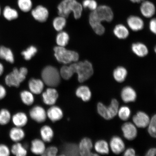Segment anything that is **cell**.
<instances>
[{
	"label": "cell",
	"instance_id": "cell-1",
	"mask_svg": "<svg viewBox=\"0 0 156 156\" xmlns=\"http://www.w3.org/2000/svg\"><path fill=\"white\" fill-rule=\"evenodd\" d=\"M113 18L114 14L110 7L105 5H100L90 13L89 23L97 34L102 35L104 34L105 29L101 23L103 21L110 22Z\"/></svg>",
	"mask_w": 156,
	"mask_h": 156
},
{
	"label": "cell",
	"instance_id": "cell-2",
	"mask_svg": "<svg viewBox=\"0 0 156 156\" xmlns=\"http://www.w3.org/2000/svg\"><path fill=\"white\" fill-rule=\"evenodd\" d=\"M68 67L72 75L77 74L78 81L80 83L88 80L94 73L92 64L87 60L72 64Z\"/></svg>",
	"mask_w": 156,
	"mask_h": 156
},
{
	"label": "cell",
	"instance_id": "cell-3",
	"mask_svg": "<svg viewBox=\"0 0 156 156\" xmlns=\"http://www.w3.org/2000/svg\"><path fill=\"white\" fill-rule=\"evenodd\" d=\"M58 14L60 16L67 18L70 13L73 12L76 19L80 18L83 7L76 0H63L58 7Z\"/></svg>",
	"mask_w": 156,
	"mask_h": 156
},
{
	"label": "cell",
	"instance_id": "cell-4",
	"mask_svg": "<svg viewBox=\"0 0 156 156\" xmlns=\"http://www.w3.org/2000/svg\"><path fill=\"white\" fill-rule=\"evenodd\" d=\"M54 50L55 56L60 63L68 64L76 62L79 59V55L77 52L66 49L64 47L56 46Z\"/></svg>",
	"mask_w": 156,
	"mask_h": 156
},
{
	"label": "cell",
	"instance_id": "cell-5",
	"mask_svg": "<svg viewBox=\"0 0 156 156\" xmlns=\"http://www.w3.org/2000/svg\"><path fill=\"white\" fill-rule=\"evenodd\" d=\"M44 83L51 87H57L60 82L59 72L55 67L48 66L44 68L41 74Z\"/></svg>",
	"mask_w": 156,
	"mask_h": 156
},
{
	"label": "cell",
	"instance_id": "cell-6",
	"mask_svg": "<svg viewBox=\"0 0 156 156\" xmlns=\"http://www.w3.org/2000/svg\"><path fill=\"white\" fill-rule=\"evenodd\" d=\"M28 72V70L25 67H21L19 69L14 68L12 72L5 77L6 84L9 87H19L26 78Z\"/></svg>",
	"mask_w": 156,
	"mask_h": 156
},
{
	"label": "cell",
	"instance_id": "cell-7",
	"mask_svg": "<svg viewBox=\"0 0 156 156\" xmlns=\"http://www.w3.org/2000/svg\"><path fill=\"white\" fill-rule=\"evenodd\" d=\"M93 147L90 138L85 137L81 140L79 145L80 155L82 156H98L97 154L91 152Z\"/></svg>",
	"mask_w": 156,
	"mask_h": 156
},
{
	"label": "cell",
	"instance_id": "cell-8",
	"mask_svg": "<svg viewBox=\"0 0 156 156\" xmlns=\"http://www.w3.org/2000/svg\"><path fill=\"white\" fill-rule=\"evenodd\" d=\"M43 100L45 104L53 105L58 98V93L56 90L53 87L48 88L42 94Z\"/></svg>",
	"mask_w": 156,
	"mask_h": 156
},
{
	"label": "cell",
	"instance_id": "cell-9",
	"mask_svg": "<svg viewBox=\"0 0 156 156\" xmlns=\"http://www.w3.org/2000/svg\"><path fill=\"white\" fill-rule=\"evenodd\" d=\"M29 115L32 119L38 123L44 122L46 120V111L40 106H36L33 107L30 111Z\"/></svg>",
	"mask_w": 156,
	"mask_h": 156
},
{
	"label": "cell",
	"instance_id": "cell-10",
	"mask_svg": "<svg viewBox=\"0 0 156 156\" xmlns=\"http://www.w3.org/2000/svg\"><path fill=\"white\" fill-rule=\"evenodd\" d=\"M122 129L124 137L127 140H132L137 136V130L134 125L130 122H126L122 125Z\"/></svg>",
	"mask_w": 156,
	"mask_h": 156
},
{
	"label": "cell",
	"instance_id": "cell-11",
	"mask_svg": "<svg viewBox=\"0 0 156 156\" xmlns=\"http://www.w3.org/2000/svg\"><path fill=\"white\" fill-rule=\"evenodd\" d=\"M133 121L138 127L145 128L149 125L150 119L149 116L146 113L139 112L133 117Z\"/></svg>",
	"mask_w": 156,
	"mask_h": 156
},
{
	"label": "cell",
	"instance_id": "cell-12",
	"mask_svg": "<svg viewBox=\"0 0 156 156\" xmlns=\"http://www.w3.org/2000/svg\"><path fill=\"white\" fill-rule=\"evenodd\" d=\"M48 11L46 8L39 5L33 10L32 14L36 20L40 22L46 21L48 16Z\"/></svg>",
	"mask_w": 156,
	"mask_h": 156
},
{
	"label": "cell",
	"instance_id": "cell-13",
	"mask_svg": "<svg viewBox=\"0 0 156 156\" xmlns=\"http://www.w3.org/2000/svg\"><path fill=\"white\" fill-rule=\"evenodd\" d=\"M110 146L112 151L116 154L122 153L125 149L123 141L118 136H113L110 141Z\"/></svg>",
	"mask_w": 156,
	"mask_h": 156
},
{
	"label": "cell",
	"instance_id": "cell-14",
	"mask_svg": "<svg viewBox=\"0 0 156 156\" xmlns=\"http://www.w3.org/2000/svg\"><path fill=\"white\" fill-rule=\"evenodd\" d=\"M127 22L129 28L134 32L142 30L144 26V22L142 19L136 16H131L129 17Z\"/></svg>",
	"mask_w": 156,
	"mask_h": 156
},
{
	"label": "cell",
	"instance_id": "cell-15",
	"mask_svg": "<svg viewBox=\"0 0 156 156\" xmlns=\"http://www.w3.org/2000/svg\"><path fill=\"white\" fill-rule=\"evenodd\" d=\"M121 95L122 101L125 103L134 102L136 98V91L130 87H124L122 89Z\"/></svg>",
	"mask_w": 156,
	"mask_h": 156
},
{
	"label": "cell",
	"instance_id": "cell-16",
	"mask_svg": "<svg viewBox=\"0 0 156 156\" xmlns=\"http://www.w3.org/2000/svg\"><path fill=\"white\" fill-rule=\"evenodd\" d=\"M142 14L146 18H151L155 14V8L154 5L151 2H143L140 7Z\"/></svg>",
	"mask_w": 156,
	"mask_h": 156
},
{
	"label": "cell",
	"instance_id": "cell-17",
	"mask_svg": "<svg viewBox=\"0 0 156 156\" xmlns=\"http://www.w3.org/2000/svg\"><path fill=\"white\" fill-rule=\"evenodd\" d=\"M47 116L52 122H56L61 120L63 118V111L60 107L57 106H52L48 109Z\"/></svg>",
	"mask_w": 156,
	"mask_h": 156
},
{
	"label": "cell",
	"instance_id": "cell-18",
	"mask_svg": "<svg viewBox=\"0 0 156 156\" xmlns=\"http://www.w3.org/2000/svg\"><path fill=\"white\" fill-rule=\"evenodd\" d=\"M28 85L31 92L34 94H40L43 90L44 83L40 79H31L29 82Z\"/></svg>",
	"mask_w": 156,
	"mask_h": 156
},
{
	"label": "cell",
	"instance_id": "cell-19",
	"mask_svg": "<svg viewBox=\"0 0 156 156\" xmlns=\"http://www.w3.org/2000/svg\"><path fill=\"white\" fill-rule=\"evenodd\" d=\"M62 154L61 155H79V145L74 143H66L64 144L62 148Z\"/></svg>",
	"mask_w": 156,
	"mask_h": 156
},
{
	"label": "cell",
	"instance_id": "cell-20",
	"mask_svg": "<svg viewBox=\"0 0 156 156\" xmlns=\"http://www.w3.org/2000/svg\"><path fill=\"white\" fill-rule=\"evenodd\" d=\"M45 149V145L42 140L36 139L31 142V151L34 154L42 155Z\"/></svg>",
	"mask_w": 156,
	"mask_h": 156
},
{
	"label": "cell",
	"instance_id": "cell-21",
	"mask_svg": "<svg viewBox=\"0 0 156 156\" xmlns=\"http://www.w3.org/2000/svg\"><path fill=\"white\" fill-rule=\"evenodd\" d=\"M76 96L82 99L84 102H88L90 100L91 93L89 87L86 86H81L76 91Z\"/></svg>",
	"mask_w": 156,
	"mask_h": 156
},
{
	"label": "cell",
	"instance_id": "cell-22",
	"mask_svg": "<svg viewBox=\"0 0 156 156\" xmlns=\"http://www.w3.org/2000/svg\"><path fill=\"white\" fill-rule=\"evenodd\" d=\"M13 124L16 127H21L26 125L28 122V117L24 112H19L13 115L12 118Z\"/></svg>",
	"mask_w": 156,
	"mask_h": 156
},
{
	"label": "cell",
	"instance_id": "cell-23",
	"mask_svg": "<svg viewBox=\"0 0 156 156\" xmlns=\"http://www.w3.org/2000/svg\"><path fill=\"white\" fill-rule=\"evenodd\" d=\"M132 50L134 53L140 57H145L149 52L147 46L145 44L140 42L133 44Z\"/></svg>",
	"mask_w": 156,
	"mask_h": 156
},
{
	"label": "cell",
	"instance_id": "cell-24",
	"mask_svg": "<svg viewBox=\"0 0 156 156\" xmlns=\"http://www.w3.org/2000/svg\"><path fill=\"white\" fill-rule=\"evenodd\" d=\"M9 136L12 141L17 142L24 139L25 134L22 129L16 126L12 128L10 130Z\"/></svg>",
	"mask_w": 156,
	"mask_h": 156
},
{
	"label": "cell",
	"instance_id": "cell-25",
	"mask_svg": "<svg viewBox=\"0 0 156 156\" xmlns=\"http://www.w3.org/2000/svg\"><path fill=\"white\" fill-rule=\"evenodd\" d=\"M113 32L115 36L120 39H125L129 35V31L128 29L122 24L116 25L114 28Z\"/></svg>",
	"mask_w": 156,
	"mask_h": 156
},
{
	"label": "cell",
	"instance_id": "cell-26",
	"mask_svg": "<svg viewBox=\"0 0 156 156\" xmlns=\"http://www.w3.org/2000/svg\"><path fill=\"white\" fill-rule=\"evenodd\" d=\"M128 75V72L124 67H118L114 70L113 77L118 83H122L125 80Z\"/></svg>",
	"mask_w": 156,
	"mask_h": 156
},
{
	"label": "cell",
	"instance_id": "cell-27",
	"mask_svg": "<svg viewBox=\"0 0 156 156\" xmlns=\"http://www.w3.org/2000/svg\"><path fill=\"white\" fill-rule=\"evenodd\" d=\"M40 134L44 141L49 142L51 141L53 137L54 132L51 127L48 126H44L41 128Z\"/></svg>",
	"mask_w": 156,
	"mask_h": 156
},
{
	"label": "cell",
	"instance_id": "cell-28",
	"mask_svg": "<svg viewBox=\"0 0 156 156\" xmlns=\"http://www.w3.org/2000/svg\"><path fill=\"white\" fill-rule=\"evenodd\" d=\"M0 58L5 59L11 63L14 62V56L10 49L4 46H0Z\"/></svg>",
	"mask_w": 156,
	"mask_h": 156
},
{
	"label": "cell",
	"instance_id": "cell-29",
	"mask_svg": "<svg viewBox=\"0 0 156 156\" xmlns=\"http://www.w3.org/2000/svg\"><path fill=\"white\" fill-rule=\"evenodd\" d=\"M94 148L97 153L101 154H108L109 153L108 144L105 140L97 141L95 144Z\"/></svg>",
	"mask_w": 156,
	"mask_h": 156
},
{
	"label": "cell",
	"instance_id": "cell-30",
	"mask_svg": "<svg viewBox=\"0 0 156 156\" xmlns=\"http://www.w3.org/2000/svg\"><path fill=\"white\" fill-rule=\"evenodd\" d=\"M11 151L13 155L17 156H25L27 154L26 148L18 142L12 146Z\"/></svg>",
	"mask_w": 156,
	"mask_h": 156
},
{
	"label": "cell",
	"instance_id": "cell-31",
	"mask_svg": "<svg viewBox=\"0 0 156 156\" xmlns=\"http://www.w3.org/2000/svg\"><path fill=\"white\" fill-rule=\"evenodd\" d=\"M20 97L23 102L27 106H30L34 102V97L32 92L24 90L20 93Z\"/></svg>",
	"mask_w": 156,
	"mask_h": 156
},
{
	"label": "cell",
	"instance_id": "cell-32",
	"mask_svg": "<svg viewBox=\"0 0 156 156\" xmlns=\"http://www.w3.org/2000/svg\"><path fill=\"white\" fill-rule=\"evenodd\" d=\"M11 113L6 109L3 108L0 110V125H6L10 121Z\"/></svg>",
	"mask_w": 156,
	"mask_h": 156
},
{
	"label": "cell",
	"instance_id": "cell-33",
	"mask_svg": "<svg viewBox=\"0 0 156 156\" xmlns=\"http://www.w3.org/2000/svg\"><path fill=\"white\" fill-rule=\"evenodd\" d=\"M119 107V103L118 101L115 99H112L111 104L107 107L111 119L114 118L118 114Z\"/></svg>",
	"mask_w": 156,
	"mask_h": 156
},
{
	"label": "cell",
	"instance_id": "cell-34",
	"mask_svg": "<svg viewBox=\"0 0 156 156\" xmlns=\"http://www.w3.org/2000/svg\"><path fill=\"white\" fill-rule=\"evenodd\" d=\"M3 15L7 20L10 21L17 19L18 17V13L15 9L7 6L4 10Z\"/></svg>",
	"mask_w": 156,
	"mask_h": 156
},
{
	"label": "cell",
	"instance_id": "cell-35",
	"mask_svg": "<svg viewBox=\"0 0 156 156\" xmlns=\"http://www.w3.org/2000/svg\"><path fill=\"white\" fill-rule=\"evenodd\" d=\"M69 39V36L67 33L60 32L56 37V43L58 46L64 47L68 44Z\"/></svg>",
	"mask_w": 156,
	"mask_h": 156
},
{
	"label": "cell",
	"instance_id": "cell-36",
	"mask_svg": "<svg viewBox=\"0 0 156 156\" xmlns=\"http://www.w3.org/2000/svg\"><path fill=\"white\" fill-rule=\"evenodd\" d=\"M97 108L98 114L103 118L107 120L111 119L107 107L105 106L102 103H98Z\"/></svg>",
	"mask_w": 156,
	"mask_h": 156
},
{
	"label": "cell",
	"instance_id": "cell-37",
	"mask_svg": "<svg viewBox=\"0 0 156 156\" xmlns=\"http://www.w3.org/2000/svg\"><path fill=\"white\" fill-rule=\"evenodd\" d=\"M66 23V19L63 16L56 17L54 19L53 24L56 30L61 31L65 26Z\"/></svg>",
	"mask_w": 156,
	"mask_h": 156
},
{
	"label": "cell",
	"instance_id": "cell-38",
	"mask_svg": "<svg viewBox=\"0 0 156 156\" xmlns=\"http://www.w3.org/2000/svg\"><path fill=\"white\" fill-rule=\"evenodd\" d=\"M118 114L121 119L126 121L130 118L131 111L128 107L123 106L119 109Z\"/></svg>",
	"mask_w": 156,
	"mask_h": 156
},
{
	"label": "cell",
	"instance_id": "cell-39",
	"mask_svg": "<svg viewBox=\"0 0 156 156\" xmlns=\"http://www.w3.org/2000/svg\"><path fill=\"white\" fill-rule=\"evenodd\" d=\"M18 5L20 9L24 12H28L32 7L31 0H18Z\"/></svg>",
	"mask_w": 156,
	"mask_h": 156
},
{
	"label": "cell",
	"instance_id": "cell-40",
	"mask_svg": "<svg viewBox=\"0 0 156 156\" xmlns=\"http://www.w3.org/2000/svg\"><path fill=\"white\" fill-rule=\"evenodd\" d=\"M37 51V48L34 46H31L26 50L21 52V54L24 56L25 60H30L34 56Z\"/></svg>",
	"mask_w": 156,
	"mask_h": 156
},
{
	"label": "cell",
	"instance_id": "cell-41",
	"mask_svg": "<svg viewBox=\"0 0 156 156\" xmlns=\"http://www.w3.org/2000/svg\"><path fill=\"white\" fill-rule=\"evenodd\" d=\"M156 115L152 117L149 123V127L148 129V132L152 137L156 138Z\"/></svg>",
	"mask_w": 156,
	"mask_h": 156
},
{
	"label": "cell",
	"instance_id": "cell-42",
	"mask_svg": "<svg viewBox=\"0 0 156 156\" xmlns=\"http://www.w3.org/2000/svg\"><path fill=\"white\" fill-rule=\"evenodd\" d=\"M82 6L85 8H88L92 11H94L98 7L97 3L95 0H84Z\"/></svg>",
	"mask_w": 156,
	"mask_h": 156
},
{
	"label": "cell",
	"instance_id": "cell-43",
	"mask_svg": "<svg viewBox=\"0 0 156 156\" xmlns=\"http://www.w3.org/2000/svg\"><path fill=\"white\" fill-rule=\"evenodd\" d=\"M58 153L57 148L54 146H51L46 149L44 153L42 155L48 156H55Z\"/></svg>",
	"mask_w": 156,
	"mask_h": 156
},
{
	"label": "cell",
	"instance_id": "cell-44",
	"mask_svg": "<svg viewBox=\"0 0 156 156\" xmlns=\"http://www.w3.org/2000/svg\"><path fill=\"white\" fill-rule=\"evenodd\" d=\"M10 152L9 148L6 145L0 144V156H9L10 154Z\"/></svg>",
	"mask_w": 156,
	"mask_h": 156
},
{
	"label": "cell",
	"instance_id": "cell-45",
	"mask_svg": "<svg viewBox=\"0 0 156 156\" xmlns=\"http://www.w3.org/2000/svg\"><path fill=\"white\" fill-rule=\"evenodd\" d=\"M149 28L151 32L156 34V20L155 19H152L149 23Z\"/></svg>",
	"mask_w": 156,
	"mask_h": 156
},
{
	"label": "cell",
	"instance_id": "cell-46",
	"mask_svg": "<svg viewBox=\"0 0 156 156\" xmlns=\"http://www.w3.org/2000/svg\"><path fill=\"white\" fill-rule=\"evenodd\" d=\"M6 94V90L4 87L0 84V100L4 98Z\"/></svg>",
	"mask_w": 156,
	"mask_h": 156
},
{
	"label": "cell",
	"instance_id": "cell-47",
	"mask_svg": "<svg viewBox=\"0 0 156 156\" xmlns=\"http://www.w3.org/2000/svg\"><path fill=\"white\" fill-rule=\"evenodd\" d=\"M135 151L132 148H129L125 151L124 155L125 156H134L135 155Z\"/></svg>",
	"mask_w": 156,
	"mask_h": 156
},
{
	"label": "cell",
	"instance_id": "cell-48",
	"mask_svg": "<svg viewBox=\"0 0 156 156\" xmlns=\"http://www.w3.org/2000/svg\"><path fill=\"white\" fill-rule=\"evenodd\" d=\"M156 149L155 148H152L150 149L146 153L147 156H154L156 155Z\"/></svg>",
	"mask_w": 156,
	"mask_h": 156
},
{
	"label": "cell",
	"instance_id": "cell-49",
	"mask_svg": "<svg viewBox=\"0 0 156 156\" xmlns=\"http://www.w3.org/2000/svg\"><path fill=\"white\" fill-rule=\"evenodd\" d=\"M4 72V67L2 64L0 63V76L2 75Z\"/></svg>",
	"mask_w": 156,
	"mask_h": 156
},
{
	"label": "cell",
	"instance_id": "cell-50",
	"mask_svg": "<svg viewBox=\"0 0 156 156\" xmlns=\"http://www.w3.org/2000/svg\"><path fill=\"white\" fill-rule=\"evenodd\" d=\"M130 1L134 3H139L143 1L144 0H130Z\"/></svg>",
	"mask_w": 156,
	"mask_h": 156
},
{
	"label": "cell",
	"instance_id": "cell-51",
	"mask_svg": "<svg viewBox=\"0 0 156 156\" xmlns=\"http://www.w3.org/2000/svg\"><path fill=\"white\" fill-rule=\"evenodd\" d=\"M1 8H0V15H1Z\"/></svg>",
	"mask_w": 156,
	"mask_h": 156
}]
</instances>
